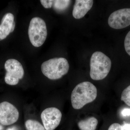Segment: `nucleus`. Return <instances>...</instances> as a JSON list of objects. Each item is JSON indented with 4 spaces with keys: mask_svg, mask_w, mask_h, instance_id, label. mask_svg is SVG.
<instances>
[{
    "mask_svg": "<svg viewBox=\"0 0 130 130\" xmlns=\"http://www.w3.org/2000/svg\"><path fill=\"white\" fill-rule=\"evenodd\" d=\"M97 95V89L90 82L86 81L78 84L71 95L73 107L76 109H81L86 104L94 101Z\"/></svg>",
    "mask_w": 130,
    "mask_h": 130,
    "instance_id": "nucleus-1",
    "label": "nucleus"
},
{
    "mask_svg": "<svg viewBox=\"0 0 130 130\" xmlns=\"http://www.w3.org/2000/svg\"><path fill=\"white\" fill-rule=\"evenodd\" d=\"M111 67V61L109 57L100 51L92 54L90 61V75L91 79L100 80L106 77Z\"/></svg>",
    "mask_w": 130,
    "mask_h": 130,
    "instance_id": "nucleus-2",
    "label": "nucleus"
},
{
    "mask_svg": "<svg viewBox=\"0 0 130 130\" xmlns=\"http://www.w3.org/2000/svg\"><path fill=\"white\" fill-rule=\"evenodd\" d=\"M69 63L66 59L56 58L50 59L43 63L41 66L42 73L49 79H60L68 72Z\"/></svg>",
    "mask_w": 130,
    "mask_h": 130,
    "instance_id": "nucleus-3",
    "label": "nucleus"
},
{
    "mask_svg": "<svg viewBox=\"0 0 130 130\" xmlns=\"http://www.w3.org/2000/svg\"><path fill=\"white\" fill-rule=\"evenodd\" d=\"M28 35L31 43L37 47L42 46L44 43L47 35L46 23L39 17L31 19L29 25Z\"/></svg>",
    "mask_w": 130,
    "mask_h": 130,
    "instance_id": "nucleus-4",
    "label": "nucleus"
},
{
    "mask_svg": "<svg viewBox=\"0 0 130 130\" xmlns=\"http://www.w3.org/2000/svg\"><path fill=\"white\" fill-rule=\"evenodd\" d=\"M6 71L5 80L6 83L10 85L18 84L20 79L23 77L24 71L21 63L14 59H9L5 62Z\"/></svg>",
    "mask_w": 130,
    "mask_h": 130,
    "instance_id": "nucleus-5",
    "label": "nucleus"
},
{
    "mask_svg": "<svg viewBox=\"0 0 130 130\" xmlns=\"http://www.w3.org/2000/svg\"><path fill=\"white\" fill-rule=\"evenodd\" d=\"M108 25L111 28L120 29L130 25V8L117 10L110 14L108 20Z\"/></svg>",
    "mask_w": 130,
    "mask_h": 130,
    "instance_id": "nucleus-6",
    "label": "nucleus"
},
{
    "mask_svg": "<svg viewBox=\"0 0 130 130\" xmlns=\"http://www.w3.org/2000/svg\"><path fill=\"white\" fill-rule=\"evenodd\" d=\"M41 117L45 129L54 130L59 125L62 114L58 108H48L42 112Z\"/></svg>",
    "mask_w": 130,
    "mask_h": 130,
    "instance_id": "nucleus-7",
    "label": "nucleus"
},
{
    "mask_svg": "<svg viewBox=\"0 0 130 130\" xmlns=\"http://www.w3.org/2000/svg\"><path fill=\"white\" fill-rule=\"evenodd\" d=\"M19 116L18 110L10 103L3 102L0 103V123L9 125L16 123Z\"/></svg>",
    "mask_w": 130,
    "mask_h": 130,
    "instance_id": "nucleus-8",
    "label": "nucleus"
},
{
    "mask_svg": "<svg viewBox=\"0 0 130 130\" xmlns=\"http://www.w3.org/2000/svg\"><path fill=\"white\" fill-rule=\"evenodd\" d=\"M92 0H76L73 7L72 15L74 18H83L93 6Z\"/></svg>",
    "mask_w": 130,
    "mask_h": 130,
    "instance_id": "nucleus-9",
    "label": "nucleus"
},
{
    "mask_svg": "<svg viewBox=\"0 0 130 130\" xmlns=\"http://www.w3.org/2000/svg\"><path fill=\"white\" fill-rule=\"evenodd\" d=\"M14 20V15L10 13L3 16L0 24V41L5 39L11 33Z\"/></svg>",
    "mask_w": 130,
    "mask_h": 130,
    "instance_id": "nucleus-10",
    "label": "nucleus"
},
{
    "mask_svg": "<svg viewBox=\"0 0 130 130\" xmlns=\"http://www.w3.org/2000/svg\"><path fill=\"white\" fill-rule=\"evenodd\" d=\"M98 124L97 119L94 117H91L79 121L78 125L81 130H95Z\"/></svg>",
    "mask_w": 130,
    "mask_h": 130,
    "instance_id": "nucleus-11",
    "label": "nucleus"
},
{
    "mask_svg": "<svg viewBox=\"0 0 130 130\" xmlns=\"http://www.w3.org/2000/svg\"><path fill=\"white\" fill-rule=\"evenodd\" d=\"M71 2L68 0L53 1L54 9L58 12L63 11L69 7Z\"/></svg>",
    "mask_w": 130,
    "mask_h": 130,
    "instance_id": "nucleus-12",
    "label": "nucleus"
},
{
    "mask_svg": "<svg viewBox=\"0 0 130 130\" xmlns=\"http://www.w3.org/2000/svg\"><path fill=\"white\" fill-rule=\"evenodd\" d=\"M25 126L26 130H46L38 121L33 120L29 119L26 121Z\"/></svg>",
    "mask_w": 130,
    "mask_h": 130,
    "instance_id": "nucleus-13",
    "label": "nucleus"
},
{
    "mask_svg": "<svg viewBox=\"0 0 130 130\" xmlns=\"http://www.w3.org/2000/svg\"><path fill=\"white\" fill-rule=\"evenodd\" d=\"M121 100L126 105L130 106V85L123 91L121 94Z\"/></svg>",
    "mask_w": 130,
    "mask_h": 130,
    "instance_id": "nucleus-14",
    "label": "nucleus"
},
{
    "mask_svg": "<svg viewBox=\"0 0 130 130\" xmlns=\"http://www.w3.org/2000/svg\"><path fill=\"white\" fill-rule=\"evenodd\" d=\"M124 47L126 53L130 56V31L126 36L124 40Z\"/></svg>",
    "mask_w": 130,
    "mask_h": 130,
    "instance_id": "nucleus-15",
    "label": "nucleus"
},
{
    "mask_svg": "<svg viewBox=\"0 0 130 130\" xmlns=\"http://www.w3.org/2000/svg\"><path fill=\"white\" fill-rule=\"evenodd\" d=\"M40 2L43 7L47 9L51 8L53 5V1L50 0H41Z\"/></svg>",
    "mask_w": 130,
    "mask_h": 130,
    "instance_id": "nucleus-16",
    "label": "nucleus"
},
{
    "mask_svg": "<svg viewBox=\"0 0 130 130\" xmlns=\"http://www.w3.org/2000/svg\"><path fill=\"white\" fill-rule=\"evenodd\" d=\"M108 130H124L122 126L119 123H115L112 124L109 126Z\"/></svg>",
    "mask_w": 130,
    "mask_h": 130,
    "instance_id": "nucleus-17",
    "label": "nucleus"
},
{
    "mask_svg": "<svg viewBox=\"0 0 130 130\" xmlns=\"http://www.w3.org/2000/svg\"><path fill=\"white\" fill-rule=\"evenodd\" d=\"M121 114L124 117L130 116V108H126L123 109Z\"/></svg>",
    "mask_w": 130,
    "mask_h": 130,
    "instance_id": "nucleus-18",
    "label": "nucleus"
},
{
    "mask_svg": "<svg viewBox=\"0 0 130 130\" xmlns=\"http://www.w3.org/2000/svg\"><path fill=\"white\" fill-rule=\"evenodd\" d=\"M122 126L124 130H130V124L125 123Z\"/></svg>",
    "mask_w": 130,
    "mask_h": 130,
    "instance_id": "nucleus-19",
    "label": "nucleus"
},
{
    "mask_svg": "<svg viewBox=\"0 0 130 130\" xmlns=\"http://www.w3.org/2000/svg\"><path fill=\"white\" fill-rule=\"evenodd\" d=\"M7 130H18L17 128L15 126H12V127L8 128Z\"/></svg>",
    "mask_w": 130,
    "mask_h": 130,
    "instance_id": "nucleus-20",
    "label": "nucleus"
},
{
    "mask_svg": "<svg viewBox=\"0 0 130 130\" xmlns=\"http://www.w3.org/2000/svg\"><path fill=\"white\" fill-rule=\"evenodd\" d=\"M15 27V22H13V24L12 26L11 29V32H13V31L14 30V28Z\"/></svg>",
    "mask_w": 130,
    "mask_h": 130,
    "instance_id": "nucleus-21",
    "label": "nucleus"
},
{
    "mask_svg": "<svg viewBox=\"0 0 130 130\" xmlns=\"http://www.w3.org/2000/svg\"><path fill=\"white\" fill-rule=\"evenodd\" d=\"M3 129V127H2V126L0 125V130H2Z\"/></svg>",
    "mask_w": 130,
    "mask_h": 130,
    "instance_id": "nucleus-22",
    "label": "nucleus"
}]
</instances>
